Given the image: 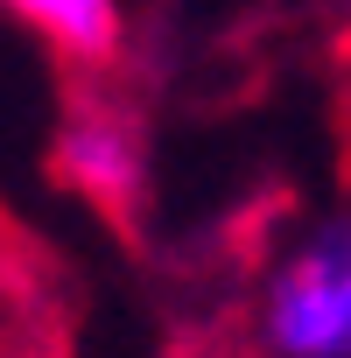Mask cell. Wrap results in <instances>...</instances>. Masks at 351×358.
<instances>
[{"instance_id":"cell-1","label":"cell","mask_w":351,"mask_h":358,"mask_svg":"<svg viewBox=\"0 0 351 358\" xmlns=\"http://www.w3.org/2000/svg\"><path fill=\"white\" fill-rule=\"evenodd\" d=\"M260 337L274 358H351V211L323 218L267 274Z\"/></svg>"},{"instance_id":"cell-2","label":"cell","mask_w":351,"mask_h":358,"mask_svg":"<svg viewBox=\"0 0 351 358\" xmlns=\"http://www.w3.org/2000/svg\"><path fill=\"white\" fill-rule=\"evenodd\" d=\"M57 176H64L85 204H99L106 218L127 225L134 204L148 197V148H141L134 113H120L106 99L71 106V120L57 134Z\"/></svg>"},{"instance_id":"cell-3","label":"cell","mask_w":351,"mask_h":358,"mask_svg":"<svg viewBox=\"0 0 351 358\" xmlns=\"http://www.w3.org/2000/svg\"><path fill=\"white\" fill-rule=\"evenodd\" d=\"M0 8L22 15L57 57H71V64H85V71L113 64V57H120V36H127L120 0H0Z\"/></svg>"}]
</instances>
